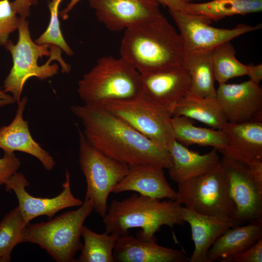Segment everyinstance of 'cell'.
I'll return each mask as SVG.
<instances>
[{"label": "cell", "mask_w": 262, "mask_h": 262, "mask_svg": "<svg viewBox=\"0 0 262 262\" xmlns=\"http://www.w3.org/2000/svg\"><path fill=\"white\" fill-rule=\"evenodd\" d=\"M77 127L79 162L86 182L85 198L92 201L94 210L103 218L108 210L110 193L128 173L130 167L108 157L92 146Z\"/></svg>", "instance_id": "ba28073f"}, {"label": "cell", "mask_w": 262, "mask_h": 262, "mask_svg": "<svg viewBox=\"0 0 262 262\" xmlns=\"http://www.w3.org/2000/svg\"><path fill=\"white\" fill-rule=\"evenodd\" d=\"M172 116H183L222 130L228 122L216 98L198 96L189 92L170 111Z\"/></svg>", "instance_id": "603a6c76"}, {"label": "cell", "mask_w": 262, "mask_h": 262, "mask_svg": "<svg viewBox=\"0 0 262 262\" xmlns=\"http://www.w3.org/2000/svg\"><path fill=\"white\" fill-rule=\"evenodd\" d=\"M171 125L175 140L185 146H210L218 151L226 145V138L222 130L196 126L192 119L185 116H172Z\"/></svg>", "instance_id": "d4e9b609"}, {"label": "cell", "mask_w": 262, "mask_h": 262, "mask_svg": "<svg viewBox=\"0 0 262 262\" xmlns=\"http://www.w3.org/2000/svg\"><path fill=\"white\" fill-rule=\"evenodd\" d=\"M177 184L175 200L183 207L224 220L236 219V206L220 161L210 171Z\"/></svg>", "instance_id": "52a82bcc"}, {"label": "cell", "mask_w": 262, "mask_h": 262, "mask_svg": "<svg viewBox=\"0 0 262 262\" xmlns=\"http://www.w3.org/2000/svg\"><path fill=\"white\" fill-rule=\"evenodd\" d=\"M262 10V0H212L203 3H188L185 11L218 21L227 16L245 15Z\"/></svg>", "instance_id": "484cf974"}, {"label": "cell", "mask_w": 262, "mask_h": 262, "mask_svg": "<svg viewBox=\"0 0 262 262\" xmlns=\"http://www.w3.org/2000/svg\"><path fill=\"white\" fill-rule=\"evenodd\" d=\"M25 222L18 206L7 213L0 222V262H9L14 247L23 243Z\"/></svg>", "instance_id": "f1b7e54d"}, {"label": "cell", "mask_w": 262, "mask_h": 262, "mask_svg": "<svg viewBox=\"0 0 262 262\" xmlns=\"http://www.w3.org/2000/svg\"><path fill=\"white\" fill-rule=\"evenodd\" d=\"M73 114L82 123L85 138L108 157L129 167L151 165L169 169L168 149L141 134L101 104L74 105Z\"/></svg>", "instance_id": "6da1fadb"}, {"label": "cell", "mask_w": 262, "mask_h": 262, "mask_svg": "<svg viewBox=\"0 0 262 262\" xmlns=\"http://www.w3.org/2000/svg\"><path fill=\"white\" fill-rule=\"evenodd\" d=\"M247 66L248 70L247 75L249 77V80L260 84L262 80V64L254 65L250 64Z\"/></svg>", "instance_id": "d590c367"}, {"label": "cell", "mask_w": 262, "mask_h": 262, "mask_svg": "<svg viewBox=\"0 0 262 262\" xmlns=\"http://www.w3.org/2000/svg\"><path fill=\"white\" fill-rule=\"evenodd\" d=\"M163 6L180 11H185L186 5L197 0H155Z\"/></svg>", "instance_id": "e575fe53"}, {"label": "cell", "mask_w": 262, "mask_h": 262, "mask_svg": "<svg viewBox=\"0 0 262 262\" xmlns=\"http://www.w3.org/2000/svg\"><path fill=\"white\" fill-rule=\"evenodd\" d=\"M181 214L184 221L190 225L194 245L189 262H207L208 252L217 238L228 229L242 224L236 219L202 214L183 206Z\"/></svg>", "instance_id": "ac0fdd59"}, {"label": "cell", "mask_w": 262, "mask_h": 262, "mask_svg": "<svg viewBox=\"0 0 262 262\" xmlns=\"http://www.w3.org/2000/svg\"><path fill=\"white\" fill-rule=\"evenodd\" d=\"M81 0H71L67 4L66 7L61 12V16L63 19H66L68 18V13L73 8L77 3Z\"/></svg>", "instance_id": "74e56055"}, {"label": "cell", "mask_w": 262, "mask_h": 262, "mask_svg": "<svg viewBox=\"0 0 262 262\" xmlns=\"http://www.w3.org/2000/svg\"><path fill=\"white\" fill-rule=\"evenodd\" d=\"M227 229L213 244L207 262H229L235 255L262 238V220H256Z\"/></svg>", "instance_id": "7402d4cb"}, {"label": "cell", "mask_w": 262, "mask_h": 262, "mask_svg": "<svg viewBox=\"0 0 262 262\" xmlns=\"http://www.w3.org/2000/svg\"><path fill=\"white\" fill-rule=\"evenodd\" d=\"M236 51L230 41L217 47L212 53V61L215 81L219 84L234 78L247 75L248 66L236 58Z\"/></svg>", "instance_id": "83f0119b"}, {"label": "cell", "mask_w": 262, "mask_h": 262, "mask_svg": "<svg viewBox=\"0 0 262 262\" xmlns=\"http://www.w3.org/2000/svg\"><path fill=\"white\" fill-rule=\"evenodd\" d=\"M220 164L236 206L235 219L242 224L262 220V163L251 166L223 156Z\"/></svg>", "instance_id": "30bf717a"}, {"label": "cell", "mask_w": 262, "mask_h": 262, "mask_svg": "<svg viewBox=\"0 0 262 262\" xmlns=\"http://www.w3.org/2000/svg\"><path fill=\"white\" fill-rule=\"evenodd\" d=\"M142 92L141 74L121 57L99 58L78 82L79 97L86 104L127 99Z\"/></svg>", "instance_id": "5b68a950"}, {"label": "cell", "mask_w": 262, "mask_h": 262, "mask_svg": "<svg viewBox=\"0 0 262 262\" xmlns=\"http://www.w3.org/2000/svg\"><path fill=\"white\" fill-rule=\"evenodd\" d=\"M262 238L232 258L229 262H262Z\"/></svg>", "instance_id": "d6a6232c"}, {"label": "cell", "mask_w": 262, "mask_h": 262, "mask_svg": "<svg viewBox=\"0 0 262 262\" xmlns=\"http://www.w3.org/2000/svg\"><path fill=\"white\" fill-rule=\"evenodd\" d=\"M125 191H134L159 199L174 200L176 196V191L167 181L164 169L148 164L130 167L128 173L114 187L112 193Z\"/></svg>", "instance_id": "ffe728a7"}, {"label": "cell", "mask_w": 262, "mask_h": 262, "mask_svg": "<svg viewBox=\"0 0 262 262\" xmlns=\"http://www.w3.org/2000/svg\"><path fill=\"white\" fill-rule=\"evenodd\" d=\"M25 19L19 17L17 43L14 44L9 40L4 46L11 54L13 66L4 81L3 90L11 93L17 103L21 99L23 86L29 78L35 77L43 80L58 73V65L50 64L53 60L60 64L63 73H69L71 69L62 59V49L59 47L33 42Z\"/></svg>", "instance_id": "277c9868"}, {"label": "cell", "mask_w": 262, "mask_h": 262, "mask_svg": "<svg viewBox=\"0 0 262 262\" xmlns=\"http://www.w3.org/2000/svg\"><path fill=\"white\" fill-rule=\"evenodd\" d=\"M4 152L3 157L0 158V186L5 184L20 166V160L14 152Z\"/></svg>", "instance_id": "1f68e13d"}, {"label": "cell", "mask_w": 262, "mask_h": 262, "mask_svg": "<svg viewBox=\"0 0 262 262\" xmlns=\"http://www.w3.org/2000/svg\"><path fill=\"white\" fill-rule=\"evenodd\" d=\"M115 262H188L182 251L160 246L129 234L119 236L113 252Z\"/></svg>", "instance_id": "d6986e66"}, {"label": "cell", "mask_w": 262, "mask_h": 262, "mask_svg": "<svg viewBox=\"0 0 262 262\" xmlns=\"http://www.w3.org/2000/svg\"><path fill=\"white\" fill-rule=\"evenodd\" d=\"M16 102L12 95L0 89V107L11 104Z\"/></svg>", "instance_id": "8d00e7d4"}, {"label": "cell", "mask_w": 262, "mask_h": 262, "mask_svg": "<svg viewBox=\"0 0 262 262\" xmlns=\"http://www.w3.org/2000/svg\"><path fill=\"white\" fill-rule=\"evenodd\" d=\"M172 165L169 176L177 184L183 183L206 173L220 163L218 151L213 148L209 152L201 154L189 149L175 140L168 148Z\"/></svg>", "instance_id": "44dd1931"}, {"label": "cell", "mask_w": 262, "mask_h": 262, "mask_svg": "<svg viewBox=\"0 0 262 262\" xmlns=\"http://www.w3.org/2000/svg\"><path fill=\"white\" fill-rule=\"evenodd\" d=\"M182 207L175 200L161 201L139 194L122 200L113 199L102 218L104 232L119 236L129 234L130 229L139 228L142 230L137 238L157 242L155 234L162 226L172 228L184 224Z\"/></svg>", "instance_id": "3957f363"}, {"label": "cell", "mask_w": 262, "mask_h": 262, "mask_svg": "<svg viewBox=\"0 0 262 262\" xmlns=\"http://www.w3.org/2000/svg\"><path fill=\"white\" fill-rule=\"evenodd\" d=\"M98 19L111 31H124L163 15L155 0H89Z\"/></svg>", "instance_id": "4fadbf2b"}, {"label": "cell", "mask_w": 262, "mask_h": 262, "mask_svg": "<svg viewBox=\"0 0 262 262\" xmlns=\"http://www.w3.org/2000/svg\"><path fill=\"white\" fill-rule=\"evenodd\" d=\"M63 0H51L48 4L50 18L48 26L35 42L39 45L50 44L59 47L62 50L69 55H72L73 51L69 47L64 36L60 28L58 16L59 6Z\"/></svg>", "instance_id": "f546056e"}, {"label": "cell", "mask_w": 262, "mask_h": 262, "mask_svg": "<svg viewBox=\"0 0 262 262\" xmlns=\"http://www.w3.org/2000/svg\"><path fill=\"white\" fill-rule=\"evenodd\" d=\"M100 104L141 134L167 149L175 140L170 112L152 102L142 92L131 98Z\"/></svg>", "instance_id": "9c48e42d"}, {"label": "cell", "mask_w": 262, "mask_h": 262, "mask_svg": "<svg viewBox=\"0 0 262 262\" xmlns=\"http://www.w3.org/2000/svg\"><path fill=\"white\" fill-rule=\"evenodd\" d=\"M216 98L228 122L241 123L262 118V89L250 80L219 84Z\"/></svg>", "instance_id": "5bb4252c"}, {"label": "cell", "mask_w": 262, "mask_h": 262, "mask_svg": "<svg viewBox=\"0 0 262 262\" xmlns=\"http://www.w3.org/2000/svg\"><path fill=\"white\" fill-rule=\"evenodd\" d=\"M124 31L120 57L141 75L181 65L184 55L181 39L163 15Z\"/></svg>", "instance_id": "7a4b0ae2"}, {"label": "cell", "mask_w": 262, "mask_h": 262, "mask_svg": "<svg viewBox=\"0 0 262 262\" xmlns=\"http://www.w3.org/2000/svg\"><path fill=\"white\" fill-rule=\"evenodd\" d=\"M28 99L24 97L17 103V109L12 121L0 128V148L4 152L20 151L37 158L47 171L51 170L56 163L53 157L32 137L23 113Z\"/></svg>", "instance_id": "e0dca14e"}, {"label": "cell", "mask_w": 262, "mask_h": 262, "mask_svg": "<svg viewBox=\"0 0 262 262\" xmlns=\"http://www.w3.org/2000/svg\"><path fill=\"white\" fill-rule=\"evenodd\" d=\"M142 92L156 105L170 112L190 91L191 80L182 65L141 75Z\"/></svg>", "instance_id": "9a60e30c"}, {"label": "cell", "mask_w": 262, "mask_h": 262, "mask_svg": "<svg viewBox=\"0 0 262 262\" xmlns=\"http://www.w3.org/2000/svg\"><path fill=\"white\" fill-rule=\"evenodd\" d=\"M212 53L213 51L184 54L181 64L190 78V92L203 97L216 98Z\"/></svg>", "instance_id": "cb8c5ba5"}, {"label": "cell", "mask_w": 262, "mask_h": 262, "mask_svg": "<svg viewBox=\"0 0 262 262\" xmlns=\"http://www.w3.org/2000/svg\"><path fill=\"white\" fill-rule=\"evenodd\" d=\"M82 236L83 244L81 254L75 262H114V249L118 235L105 232L98 233L83 226Z\"/></svg>", "instance_id": "4316f807"}, {"label": "cell", "mask_w": 262, "mask_h": 262, "mask_svg": "<svg viewBox=\"0 0 262 262\" xmlns=\"http://www.w3.org/2000/svg\"><path fill=\"white\" fill-rule=\"evenodd\" d=\"M4 185L6 191L12 190L15 193L18 200L17 206L27 224L40 216L46 215L50 219L63 209L80 207L83 203L72 193L70 174L67 170L66 172V180L62 184V191L53 197H34L28 193L26 187L30 185V182L21 172L16 173Z\"/></svg>", "instance_id": "7c38bea8"}, {"label": "cell", "mask_w": 262, "mask_h": 262, "mask_svg": "<svg viewBox=\"0 0 262 262\" xmlns=\"http://www.w3.org/2000/svg\"><path fill=\"white\" fill-rule=\"evenodd\" d=\"M168 12L180 31L184 54L212 51L226 42L262 28L260 24H244L231 29L215 28L206 17L171 9Z\"/></svg>", "instance_id": "8fae6325"}, {"label": "cell", "mask_w": 262, "mask_h": 262, "mask_svg": "<svg viewBox=\"0 0 262 262\" xmlns=\"http://www.w3.org/2000/svg\"><path fill=\"white\" fill-rule=\"evenodd\" d=\"M37 0H15L11 2L13 9L19 17L26 18L30 15V7L36 4Z\"/></svg>", "instance_id": "836d02e7"}, {"label": "cell", "mask_w": 262, "mask_h": 262, "mask_svg": "<svg viewBox=\"0 0 262 262\" xmlns=\"http://www.w3.org/2000/svg\"><path fill=\"white\" fill-rule=\"evenodd\" d=\"M222 130L227 142L219 153L251 166L262 163V118L227 122Z\"/></svg>", "instance_id": "2e32d148"}, {"label": "cell", "mask_w": 262, "mask_h": 262, "mask_svg": "<svg viewBox=\"0 0 262 262\" xmlns=\"http://www.w3.org/2000/svg\"><path fill=\"white\" fill-rule=\"evenodd\" d=\"M9 0H0V46H5L10 34L18 28L17 16Z\"/></svg>", "instance_id": "4dcf8cb0"}, {"label": "cell", "mask_w": 262, "mask_h": 262, "mask_svg": "<svg viewBox=\"0 0 262 262\" xmlns=\"http://www.w3.org/2000/svg\"><path fill=\"white\" fill-rule=\"evenodd\" d=\"M94 211L90 199H84L76 210L66 212L47 222L28 224L23 233V243L38 245L58 262H75L81 250L82 229Z\"/></svg>", "instance_id": "8992f818"}]
</instances>
